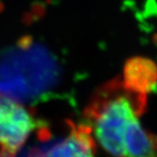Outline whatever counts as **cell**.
Returning a JSON list of instances; mask_svg holds the SVG:
<instances>
[{
	"mask_svg": "<svg viewBox=\"0 0 157 157\" xmlns=\"http://www.w3.org/2000/svg\"><path fill=\"white\" fill-rule=\"evenodd\" d=\"M145 107L146 95L128 90L122 80H114L94 94L84 115L101 148L111 156L122 157L126 132Z\"/></svg>",
	"mask_w": 157,
	"mask_h": 157,
	"instance_id": "1",
	"label": "cell"
},
{
	"mask_svg": "<svg viewBox=\"0 0 157 157\" xmlns=\"http://www.w3.org/2000/svg\"><path fill=\"white\" fill-rule=\"evenodd\" d=\"M37 125L29 110L0 93V157H14Z\"/></svg>",
	"mask_w": 157,
	"mask_h": 157,
	"instance_id": "2",
	"label": "cell"
},
{
	"mask_svg": "<svg viewBox=\"0 0 157 157\" xmlns=\"http://www.w3.org/2000/svg\"><path fill=\"white\" fill-rule=\"evenodd\" d=\"M96 144L92 129L87 125H72L62 142L47 151H33L31 157H95Z\"/></svg>",
	"mask_w": 157,
	"mask_h": 157,
	"instance_id": "3",
	"label": "cell"
},
{
	"mask_svg": "<svg viewBox=\"0 0 157 157\" xmlns=\"http://www.w3.org/2000/svg\"><path fill=\"white\" fill-rule=\"evenodd\" d=\"M122 82L128 90L147 95L157 86V65L148 58H131L123 68Z\"/></svg>",
	"mask_w": 157,
	"mask_h": 157,
	"instance_id": "4",
	"label": "cell"
},
{
	"mask_svg": "<svg viewBox=\"0 0 157 157\" xmlns=\"http://www.w3.org/2000/svg\"><path fill=\"white\" fill-rule=\"evenodd\" d=\"M122 157H157V136L144 130L138 118L131 123L126 132Z\"/></svg>",
	"mask_w": 157,
	"mask_h": 157,
	"instance_id": "5",
	"label": "cell"
}]
</instances>
